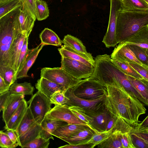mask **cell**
Returning <instances> with one entry per match:
<instances>
[{"label":"cell","mask_w":148,"mask_h":148,"mask_svg":"<svg viewBox=\"0 0 148 148\" xmlns=\"http://www.w3.org/2000/svg\"><path fill=\"white\" fill-rule=\"evenodd\" d=\"M65 92L58 91L55 93L50 99L52 104L59 105H66L69 99L65 95Z\"/></svg>","instance_id":"cell-41"},{"label":"cell","mask_w":148,"mask_h":148,"mask_svg":"<svg viewBox=\"0 0 148 148\" xmlns=\"http://www.w3.org/2000/svg\"><path fill=\"white\" fill-rule=\"evenodd\" d=\"M131 131L145 140L148 141V130H139L134 128Z\"/></svg>","instance_id":"cell-48"},{"label":"cell","mask_w":148,"mask_h":148,"mask_svg":"<svg viewBox=\"0 0 148 148\" xmlns=\"http://www.w3.org/2000/svg\"><path fill=\"white\" fill-rule=\"evenodd\" d=\"M133 128L122 118L117 116L113 131H117L122 133H129Z\"/></svg>","instance_id":"cell-40"},{"label":"cell","mask_w":148,"mask_h":148,"mask_svg":"<svg viewBox=\"0 0 148 148\" xmlns=\"http://www.w3.org/2000/svg\"><path fill=\"white\" fill-rule=\"evenodd\" d=\"M35 87L38 91L49 99L57 91L65 92L66 90L63 86L43 77H40L37 80Z\"/></svg>","instance_id":"cell-14"},{"label":"cell","mask_w":148,"mask_h":148,"mask_svg":"<svg viewBox=\"0 0 148 148\" xmlns=\"http://www.w3.org/2000/svg\"><path fill=\"white\" fill-rule=\"evenodd\" d=\"M127 75L133 86L148 104V80L144 78L138 79Z\"/></svg>","instance_id":"cell-29"},{"label":"cell","mask_w":148,"mask_h":148,"mask_svg":"<svg viewBox=\"0 0 148 148\" xmlns=\"http://www.w3.org/2000/svg\"><path fill=\"white\" fill-rule=\"evenodd\" d=\"M110 57L114 58L125 62H132L143 65L136 58L128 45L122 43H119V45L115 48Z\"/></svg>","instance_id":"cell-17"},{"label":"cell","mask_w":148,"mask_h":148,"mask_svg":"<svg viewBox=\"0 0 148 148\" xmlns=\"http://www.w3.org/2000/svg\"><path fill=\"white\" fill-rule=\"evenodd\" d=\"M121 132L114 131L107 139L97 145L99 148H123L121 141Z\"/></svg>","instance_id":"cell-31"},{"label":"cell","mask_w":148,"mask_h":148,"mask_svg":"<svg viewBox=\"0 0 148 148\" xmlns=\"http://www.w3.org/2000/svg\"><path fill=\"white\" fill-rule=\"evenodd\" d=\"M94 60V70L90 77L97 79L105 85L114 81H116L130 95L148 106L146 101L134 87L127 75L113 63L109 55H98Z\"/></svg>","instance_id":"cell-2"},{"label":"cell","mask_w":148,"mask_h":148,"mask_svg":"<svg viewBox=\"0 0 148 148\" xmlns=\"http://www.w3.org/2000/svg\"><path fill=\"white\" fill-rule=\"evenodd\" d=\"M68 124L65 122L49 119L45 117L40 124V136L46 139H54L52 133L62 125Z\"/></svg>","instance_id":"cell-21"},{"label":"cell","mask_w":148,"mask_h":148,"mask_svg":"<svg viewBox=\"0 0 148 148\" xmlns=\"http://www.w3.org/2000/svg\"><path fill=\"white\" fill-rule=\"evenodd\" d=\"M95 132L94 130L88 127L76 134L63 140L71 145L87 144Z\"/></svg>","instance_id":"cell-24"},{"label":"cell","mask_w":148,"mask_h":148,"mask_svg":"<svg viewBox=\"0 0 148 148\" xmlns=\"http://www.w3.org/2000/svg\"><path fill=\"white\" fill-rule=\"evenodd\" d=\"M36 19L41 21L49 16V11L47 2L43 0H36L35 3Z\"/></svg>","instance_id":"cell-33"},{"label":"cell","mask_w":148,"mask_h":148,"mask_svg":"<svg viewBox=\"0 0 148 148\" xmlns=\"http://www.w3.org/2000/svg\"><path fill=\"white\" fill-rule=\"evenodd\" d=\"M41 43L45 45H51L60 46L62 45V40L52 30L45 28L39 35Z\"/></svg>","instance_id":"cell-26"},{"label":"cell","mask_w":148,"mask_h":148,"mask_svg":"<svg viewBox=\"0 0 148 148\" xmlns=\"http://www.w3.org/2000/svg\"><path fill=\"white\" fill-rule=\"evenodd\" d=\"M21 8V6L0 18V66H9L11 48L17 38L23 34L19 19Z\"/></svg>","instance_id":"cell-3"},{"label":"cell","mask_w":148,"mask_h":148,"mask_svg":"<svg viewBox=\"0 0 148 148\" xmlns=\"http://www.w3.org/2000/svg\"><path fill=\"white\" fill-rule=\"evenodd\" d=\"M45 117L49 119L60 120L67 123L68 124H79L89 125L77 118L66 105H55L47 114Z\"/></svg>","instance_id":"cell-12"},{"label":"cell","mask_w":148,"mask_h":148,"mask_svg":"<svg viewBox=\"0 0 148 148\" xmlns=\"http://www.w3.org/2000/svg\"><path fill=\"white\" fill-rule=\"evenodd\" d=\"M117 117V116L112 115L111 117L108 122L105 131H109L111 130H112L113 131V130L115 125Z\"/></svg>","instance_id":"cell-51"},{"label":"cell","mask_w":148,"mask_h":148,"mask_svg":"<svg viewBox=\"0 0 148 148\" xmlns=\"http://www.w3.org/2000/svg\"><path fill=\"white\" fill-rule=\"evenodd\" d=\"M86 113L91 119L89 124L91 129L96 132L106 131L108 122L112 116L106 108L99 111H87Z\"/></svg>","instance_id":"cell-13"},{"label":"cell","mask_w":148,"mask_h":148,"mask_svg":"<svg viewBox=\"0 0 148 148\" xmlns=\"http://www.w3.org/2000/svg\"><path fill=\"white\" fill-rule=\"evenodd\" d=\"M148 4V0H144Z\"/></svg>","instance_id":"cell-55"},{"label":"cell","mask_w":148,"mask_h":148,"mask_svg":"<svg viewBox=\"0 0 148 148\" xmlns=\"http://www.w3.org/2000/svg\"><path fill=\"white\" fill-rule=\"evenodd\" d=\"M40 125L34 119L28 107L16 131L19 146L22 147L40 135Z\"/></svg>","instance_id":"cell-5"},{"label":"cell","mask_w":148,"mask_h":148,"mask_svg":"<svg viewBox=\"0 0 148 148\" xmlns=\"http://www.w3.org/2000/svg\"><path fill=\"white\" fill-rule=\"evenodd\" d=\"M10 0H0V5L5 3Z\"/></svg>","instance_id":"cell-54"},{"label":"cell","mask_w":148,"mask_h":148,"mask_svg":"<svg viewBox=\"0 0 148 148\" xmlns=\"http://www.w3.org/2000/svg\"><path fill=\"white\" fill-rule=\"evenodd\" d=\"M130 132L121 133V141L123 148H135L132 143Z\"/></svg>","instance_id":"cell-46"},{"label":"cell","mask_w":148,"mask_h":148,"mask_svg":"<svg viewBox=\"0 0 148 148\" xmlns=\"http://www.w3.org/2000/svg\"><path fill=\"white\" fill-rule=\"evenodd\" d=\"M5 132L12 141L15 143H18V138L15 131L12 129H7Z\"/></svg>","instance_id":"cell-49"},{"label":"cell","mask_w":148,"mask_h":148,"mask_svg":"<svg viewBox=\"0 0 148 148\" xmlns=\"http://www.w3.org/2000/svg\"><path fill=\"white\" fill-rule=\"evenodd\" d=\"M132 143L135 148H148V144L146 140L131 131L130 132Z\"/></svg>","instance_id":"cell-44"},{"label":"cell","mask_w":148,"mask_h":148,"mask_svg":"<svg viewBox=\"0 0 148 148\" xmlns=\"http://www.w3.org/2000/svg\"><path fill=\"white\" fill-rule=\"evenodd\" d=\"M27 103L34 119L40 124L52 108L50 99L38 91L32 95Z\"/></svg>","instance_id":"cell-8"},{"label":"cell","mask_w":148,"mask_h":148,"mask_svg":"<svg viewBox=\"0 0 148 148\" xmlns=\"http://www.w3.org/2000/svg\"><path fill=\"white\" fill-rule=\"evenodd\" d=\"M88 127L82 124H67L60 126L51 134L63 140Z\"/></svg>","instance_id":"cell-20"},{"label":"cell","mask_w":148,"mask_h":148,"mask_svg":"<svg viewBox=\"0 0 148 148\" xmlns=\"http://www.w3.org/2000/svg\"><path fill=\"white\" fill-rule=\"evenodd\" d=\"M147 128H148V115L140 123L138 124L137 126L134 128L139 130Z\"/></svg>","instance_id":"cell-53"},{"label":"cell","mask_w":148,"mask_h":148,"mask_svg":"<svg viewBox=\"0 0 148 148\" xmlns=\"http://www.w3.org/2000/svg\"><path fill=\"white\" fill-rule=\"evenodd\" d=\"M0 76L10 86L17 79V73L13 68L9 66H0Z\"/></svg>","instance_id":"cell-34"},{"label":"cell","mask_w":148,"mask_h":148,"mask_svg":"<svg viewBox=\"0 0 148 148\" xmlns=\"http://www.w3.org/2000/svg\"><path fill=\"white\" fill-rule=\"evenodd\" d=\"M121 11L126 12H148V4L144 0H122Z\"/></svg>","instance_id":"cell-28"},{"label":"cell","mask_w":148,"mask_h":148,"mask_svg":"<svg viewBox=\"0 0 148 148\" xmlns=\"http://www.w3.org/2000/svg\"><path fill=\"white\" fill-rule=\"evenodd\" d=\"M45 45L41 43L34 48L32 49L31 51L28 55L23 68L17 75V79L28 77V72L35 62L40 51Z\"/></svg>","instance_id":"cell-23"},{"label":"cell","mask_w":148,"mask_h":148,"mask_svg":"<svg viewBox=\"0 0 148 148\" xmlns=\"http://www.w3.org/2000/svg\"><path fill=\"white\" fill-rule=\"evenodd\" d=\"M128 46L136 58L142 64L148 66V49L136 45Z\"/></svg>","instance_id":"cell-35"},{"label":"cell","mask_w":148,"mask_h":148,"mask_svg":"<svg viewBox=\"0 0 148 148\" xmlns=\"http://www.w3.org/2000/svg\"><path fill=\"white\" fill-rule=\"evenodd\" d=\"M27 37L20 34L16 39L12 46L9 55V65L17 73L19 58L23 46Z\"/></svg>","instance_id":"cell-19"},{"label":"cell","mask_w":148,"mask_h":148,"mask_svg":"<svg viewBox=\"0 0 148 148\" xmlns=\"http://www.w3.org/2000/svg\"><path fill=\"white\" fill-rule=\"evenodd\" d=\"M62 43L64 45L79 53L86 55L91 54L87 51L85 47L80 40L71 35L65 36L62 40Z\"/></svg>","instance_id":"cell-27"},{"label":"cell","mask_w":148,"mask_h":148,"mask_svg":"<svg viewBox=\"0 0 148 148\" xmlns=\"http://www.w3.org/2000/svg\"><path fill=\"white\" fill-rule=\"evenodd\" d=\"M148 25V12L121 11L117 17L116 36L118 43L124 41L142 27Z\"/></svg>","instance_id":"cell-4"},{"label":"cell","mask_w":148,"mask_h":148,"mask_svg":"<svg viewBox=\"0 0 148 148\" xmlns=\"http://www.w3.org/2000/svg\"><path fill=\"white\" fill-rule=\"evenodd\" d=\"M34 89V87L30 83L25 82L18 83L15 82L10 86L9 91L10 94L32 95Z\"/></svg>","instance_id":"cell-30"},{"label":"cell","mask_w":148,"mask_h":148,"mask_svg":"<svg viewBox=\"0 0 148 148\" xmlns=\"http://www.w3.org/2000/svg\"><path fill=\"white\" fill-rule=\"evenodd\" d=\"M19 19L23 34L28 38L32 31L36 20L22 8L19 14Z\"/></svg>","instance_id":"cell-25"},{"label":"cell","mask_w":148,"mask_h":148,"mask_svg":"<svg viewBox=\"0 0 148 148\" xmlns=\"http://www.w3.org/2000/svg\"><path fill=\"white\" fill-rule=\"evenodd\" d=\"M105 85L106 108L112 115L121 117L129 124L137 125L139 117L146 111L142 103L116 81Z\"/></svg>","instance_id":"cell-1"},{"label":"cell","mask_w":148,"mask_h":148,"mask_svg":"<svg viewBox=\"0 0 148 148\" xmlns=\"http://www.w3.org/2000/svg\"><path fill=\"white\" fill-rule=\"evenodd\" d=\"M147 143H148V141H147Z\"/></svg>","instance_id":"cell-57"},{"label":"cell","mask_w":148,"mask_h":148,"mask_svg":"<svg viewBox=\"0 0 148 148\" xmlns=\"http://www.w3.org/2000/svg\"><path fill=\"white\" fill-rule=\"evenodd\" d=\"M121 43L126 45H136L148 49V25L142 27Z\"/></svg>","instance_id":"cell-18"},{"label":"cell","mask_w":148,"mask_h":148,"mask_svg":"<svg viewBox=\"0 0 148 148\" xmlns=\"http://www.w3.org/2000/svg\"><path fill=\"white\" fill-rule=\"evenodd\" d=\"M113 132L112 130H111L107 131L95 132L87 144L90 145L91 148H94L110 136Z\"/></svg>","instance_id":"cell-36"},{"label":"cell","mask_w":148,"mask_h":148,"mask_svg":"<svg viewBox=\"0 0 148 148\" xmlns=\"http://www.w3.org/2000/svg\"><path fill=\"white\" fill-rule=\"evenodd\" d=\"M127 62L143 78L148 80V66L132 62Z\"/></svg>","instance_id":"cell-45"},{"label":"cell","mask_w":148,"mask_h":148,"mask_svg":"<svg viewBox=\"0 0 148 148\" xmlns=\"http://www.w3.org/2000/svg\"><path fill=\"white\" fill-rule=\"evenodd\" d=\"M58 50L61 57L72 59L89 66L94 67L95 60L91 54L86 55L81 54L64 45Z\"/></svg>","instance_id":"cell-15"},{"label":"cell","mask_w":148,"mask_h":148,"mask_svg":"<svg viewBox=\"0 0 148 148\" xmlns=\"http://www.w3.org/2000/svg\"><path fill=\"white\" fill-rule=\"evenodd\" d=\"M27 103L25 99L13 114L4 127L5 129H12L16 131L22 121L28 107Z\"/></svg>","instance_id":"cell-22"},{"label":"cell","mask_w":148,"mask_h":148,"mask_svg":"<svg viewBox=\"0 0 148 148\" xmlns=\"http://www.w3.org/2000/svg\"><path fill=\"white\" fill-rule=\"evenodd\" d=\"M113 63L122 71L127 75L138 79L143 78L127 63L114 58H111Z\"/></svg>","instance_id":"cell-32"},{"label":"cell","mask_w":148,"mask_h":148,"mask_svg":"<svg viewBox=\"0 0 148 148\" xmlns=\"http://www.w3.org/2000/svg\"><path fill=\"white\" fill-rule=\"evenodd\" d=\"M36 0H20L22 9L29 14L36 20L35 3Z\"/></svg>","instance_id":"cell-43"},{"label":"cell","mask_w":148,"mask_h":148,"mask_svg":"<svg viewBox=\"0 0 148 148\" xmlns=\"http://www.w3.org/2000/svg\"><path fill=\"white\" fill-rule=\"evenodd\" d=\"M144 130H148V128L146 129H144Z\"/></svg>","instance_id":"cell-56"},{"label":"cell","mask_w":148,"mask_h":148,"mask_svg":"<svg viewBox=\"0 0 148 148\" xmlns=\"http://www.w3.org/2000/svg\"><path fill=\"white\" fill-rule=\"evenodd\" d=\"M10 86L5 82L3 79L0 76V94L9 90Z\"/></svg>","instance_id":"cell-50"},{"label":"cell","mask_w":148,"mask_h":148,"mask_svg":"<svg viewBox=\"0 0 148 148\" xmlns=\"http://www.w3.org/2000/svg\"><path fill=\"white\" fill-rule=\"evenodd\" d=\"M40 77H43L64 86L66 90L73 87L81 80L69 75L61 67H44L40 71Z\"/></svg>","instance_id":"cell-9"},{"label":"cell","mask_w":148,"mask_h":148,"mask_svg":"<svg viewBox=\"0 0 148 148\" xmlns=\"http://www.w3.org/2000/svg\"><path fill=\"white\" fill-rule=\"evenodd\" d=\"M61 67L74 78L82 80L90 77L94 67L89 66L78 61L61 57Z\"/></svg>","instance_id":"cell-10"},{"label":"cell","mask_w":148,"mask_h":148,"mask_svg":"<svg viewBox=\"0 0 148 148\" xmlns=\"http://www.w3.org/2000/svg\"><path fill=\"white\" fill-rule=\"evenodd\" d=\"M9 90L0 94V111L3 110L9 96L10 95Z\"/></svg>","instance_id":"cell-47"},{"label":"cell","mask_w":148,"mask_h":148,"mask_svg":"<svg viewBox=\"0 0 148 148\" xmlns=\"http://www.w3.org/2000/svg\"><path fill=\"white\" fill-rule=\"evenodd\" d=\"M21 6L20 0H10L0 5V18Z\"/></svg>","instance_id":"cell-38"},{"label":"cell","mask_w":148,"mask_h":148,"mask_svg":"<svg viewBox=\"0 0 148 148\" xmlns=\"http://www.w3.org/2000/svg\"><path fill=\"white\" fill-rule=\"evenodd\" d=\"M50 144V139H46L40 136L27 143L22 148H48Z\"/></svg>","instance_id":"cell-37"},{"label":"cell","mask_w":148,"mask_h":148,"mask_svg":"<svg viewBox=\"0 0 148 148\" xmlns=\"http://www.w3.org/2000/svg\"><path fill=\"white\" fill-rule=\"evenodd\" d=\"M65 94L69 99L66 105L69 106H78L86 110L95 111H101L106 108V94L95 99H86L76 96L74 93L72 88L68 89L65 92Z\"/></svg>","instance_id":"cell-11"},{"label":"cell","mask_w":148,"mask_h":148,"mask_svg":"<svg viewBox=\"0 0 148 148\" xmlns=\"http://www.w3.org/2000/svg\"><path fill=\"white\" fill-rule=\"evenodd\" d=\"M72 88L76 96L88 100L99 98L105 95L106 92V86L91 77L81 80Z\"/></svg>","instance_id":"cell-6"},{"label":"cell","mask_w":148,"mask_h":148,"mask_svg":"<svg viewBox=\"0 0 148 148\" xmlns=\"http://www.w3.org/2000/svg\"><path fill=\"white\" fill-rule=\"evenodd\" d=\"M110 11L108 26L102 42L108 48L114 47L118 43L116 31L117 17L123 9L122 0H110Z\"/></svg>","instance_id":"cell-7"},{"label":"cell","mask_w":148,"mask_h":148,"mask_svg":"<svg viewBox=\"0 0 148 148\" xmlns=\"http://www.w3.org/2000/svg\"><path fill=\"white\" fill-rule=\"evenodd\" d=\"M24 99V95L21 94H10L2 110V117L5 124H7Z\"/></svg>","instance_id":"cell-16"},{"label":"cell","mask_w":148,"mask_h":148,"mask_svg":"<svg viewBox=\"0 0 148 148\" xmlns=\"http://www.w3.org/2000/svg\"><path fill=\"white\" fill-rule=\"evenodd\" d=\"M28 38H26L21 49L18 61L17 74L23 68L27 58L32 50L28 47Z\"/></svg>","instance_id":"cell-39"},{"label":"cell","mask_w":148,"mask_h":148,"mask_svg":"<svg viewBox=\"0 0 148 148\" xmlns=\"http://www.w3.org/2000/svg\"><path fill=\"white\" fill-rule=\"evenodd\" d=\"M19 146L13 142L8 135L3 131H0V146L2 148H15Z\"/></svg>","instance_id":"cell-42"},{"label":"cell","mask_w":148,"mask_h":148,"mask_svg":"<svg viewBox=\"0 0 148 148\" xmlns=\"http://www.w3.org/2000/svg\"><path fill=\"white\" fill-rule=\"evenodd\" d=\"M91 145L90 144H85L82 145H74L67 144L62 146L58 148H91Z\"/></svg>","instance_id":"cell-52"}]
</instances>
